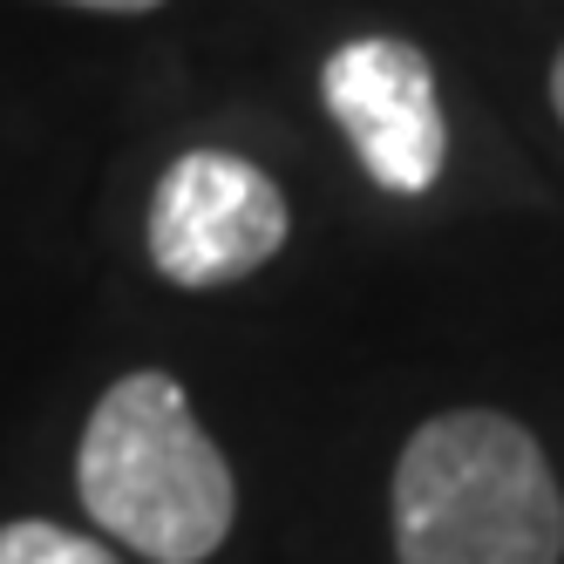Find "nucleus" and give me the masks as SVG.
<instances>
[{
	"label": "nucleus",
	"instance_id": "423d86ee",
	"mask_svg": "<svg viewBox=\"0 0 564 564\" xmlns=\"http://www.w3.org/2000/svg\"><path fill=\"white\" fill-rule=\"evenodd\" d=\"M68 8H89V14H150L164 0H68Z\"/></svg>",
	"mask_w": 564,
	"mask_h": 564
},
{
	"label": "nucleus",
	"instance_id": "f03ea898",
	"mask_svg": "<svg viewBox=\"0 0 564 564\" xmlns=\"http://www.w3.org/2000/svg\"><path fill=\"white\" fill-rule=\"evenodd\" d=\"M75 497L96 531L150 564H205L238 517V482L177 375L109 381L75 449Z\"/></svg>",
	"mask_w": 564,
	"mask_h": 564
},
{
	"label": "nucleus",
	"instance_id": "20e7f679",
	"mask_svg": "<svg viewBox=\"0 0 564 564\" xmlns=\"http://www.w3.org/2000/svg\"><path fill=\"white\" fill-rule=\"evenodd\" d=\"M319 96L340 137L354 143L360 171L394 197L435 191L449 164V116H442L435 62L409 34H354L319 68Z\"/></svg>",
	"mask_w": 564,
	"mask_h": 564
},
{
	"label": "nucleus",
	"instance_id": "0eeeda50",
	"mask_svg": "<svg viewBox=\"0 0 564 564\" xmlns=\"http://www.w3.org/2000/svg\"><path fill=\"white\" fill-rule=\"evenodd\" d=\"M551 109H557V123H564V48H557V62H551Z\"/></svg>",
	"mask_w": 564,
	"mask_h": 564
},
{
	"label": "nucleus",
	"instance_id": "39448f33",
	"mask_svg": "<svg viewBox=\"0 0 564 564\" xmlns=\"http://www.w3.org/2000/svg\"><path fill=\"white\" fill-rule=\"evenodd\" d=\"M0 564H123V557L83 531H68V523L21 517V523H0Z\"/></svg>",
	"mask_w": 564,
	"mask_h": 564
},
{
	"label": "nucleus",
	"instance_id": "f257e3e1",
	"mask_svg": "<svg viewBox=\"0 0 564 564\" xmlns=\"http://www.w3.org/2000/svg\"><path fill=\"white\" fill-rule=\"evenodd\" d=\"M401 564H564V490L517 415H429L388 482Z\"/></svg>",
	"mask_w": 564,
	"mask_h": 564
},
{
	"label": "nucleus",
	"instance_id": "7ed1b4c3",
	"mask_svg": "<svg viewBox=\"0 0 564 564\" xmlns=\"http://www.w3.org/2000/svg\"><path fill=\"white\" fill-rule=\"evenodd\" d=\"M286 191L252 156L184 150L150 191V265L171 286H231L286 252Z\"/></svg>",
	"mask_w": 564,
	"mask_h": 564
}]
</instances>
